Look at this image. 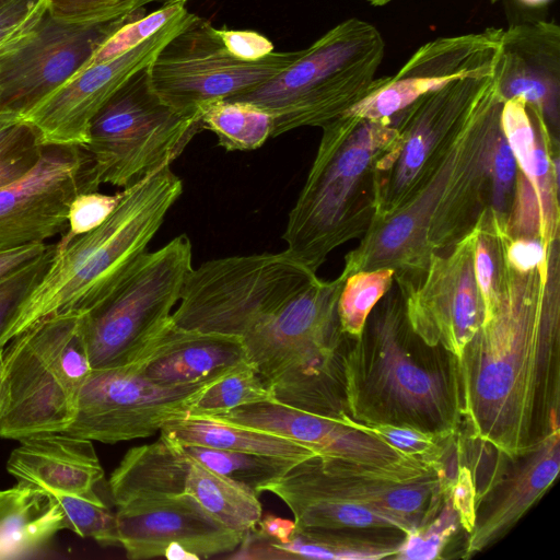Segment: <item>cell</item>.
Listing matches in <instances>:
<instances>
[{
	"label": "cell",
	"mask_w": 560,
	"mask_h": 560,
	"mask_svg": "<svg viewBox=\"0 0 560 560\" xmlns=\"http://www.w3.org/2000/svg\"><path fill=\"white\" fill-rule=\"evenodd\" d=\"M295 522L275 515L261 517L254 530L265 538L285 541L295 529Z\"/></svg>",
	"instance_id": "f907efd6"
},
{
	"label": "cell",
	"mask_w": 560,
	"mask_h": 560,
	"mask_svg": "<svg viewBox=\"0 0 560 560\" xmlns=\"http://www.w3.org/2000/svg\"><path fill=\"white\" fill-rule=\"evenodd\" d=\"M475 244L474 229L446 253H434L423 279L400 292L415 334L427 345L440 346L458 360L483 317L475 277Z\"/></svg>",
	"instance_id": "ac0fdd59"
},
{
	"label": "cell",
	"mask_w": 560,
	"mask_h": 560,
	"mask_svg": "<svg viewBox=\"0 0 560 560\" xmlns=\"http://www.w3.org/2000/svg\"><path fill=\"white\" fill-rule=\"evenodd\" d=\"M345 282L317 276L270 317L242 339L247 361L266 380L303 358L345 350L348 337L338 317V299Z\"/></svg>",
	"instance_id": "d6986e66"
},
{
	"label": "cell",
	"mask_w": 560,
	"mask_h": 560,
	"mask_svg": "<svg viewBox=\"0 0 560 560\" xmlns=\"http://www.w3.org/2000/svg\"><path fill=\"white\" fill-rule=\"evenodd\" d=\"M441 490L448 495L452 506L458 515L462 529L468 536L475 525L477 489L475 476L462 459L460 451L456 470L450 481L441 485Z\"/></svg>",
	"instance_id": "bcb514c9"
},
{
	"label": "cell",
	"mask_w": 560,
	"mask_h": 560,
	"mask_svg": "<svg viewBox=\"0 0 560 560\" xmlns=\"http://www.w3.org/2000/svg\"><path fill=\"white\" fill-rule=\"evenodd\" d=\"M91 370L82 314L47 317L12 338L3 349L0 438L63 432Z\"/></svg>",
	"instance_id": "52a82bcc"
},
{
	"label": "cell",
	"mask_w": 560,
	"mask_h": 560,
	"mask_svg": "<svg viewBox=\"0 0 560 560\" xmlns=\"http://www.w3.org/2000/svg\"><path fill=\"white\" fill-rule=\"evenodd\" d=\"M503 98L493 79L432 171L394 213L374 221L345 256L341 276L393 269L400 292L424 277L431 256L470 233L489 208Z\"/></svg>",
	"instance_id": "7a4b0ae2"
},
{
	"label": "cell",
	"mask_w": 560,
	"mask_h": 560,
	"mask_svg": "<svg viewBox=\"0 0 560 560\" xmlns=\"http://www.w3.org/2000/svg\"><path fill=\"white\" fill-rule=\"evenodd\" d=\"M161 434L177 444L305 459L315 451L289 439L211 417L188 416L167 422Z\"/></svg>",
	"instance_id": "f546056e"
},
{
	"label": "cell",
	"mask_w": 560,
	"mask_h": 560,
	"mask_svg": "<svg viewBox=\"0 0 560 560\" xmlns=\"http://www.w3.org/2000/svg\"><path fill=\"white\" fill-rule=\"evenodd\" d=\"M63 529L51 493L27 482L0 490V560L26 558Z\"/></svg>",
	"instance_id": "83f0119b"
},
{
	"label": "cell",
	"mask_w": 560,
	"mask_h": 560,
	"mask_svg": "<svg viewBox=\"0 0 560 560\" xmlns=\"http://www.w3.org/2000/svg\"><path fill=\"white\" fill-rule=\"evenodd\" d=\"M145 9L97 24H71L48 12L24 38L0 55V115L23 118L93 56L119 27Z\"/></svg>",
	"instance_id": "9a60e30c"
},
{
	"label": "cell",
	"mask_w": 560,
	"mask_h": 560,
	"mask_svg": "<svg viewBox=\"0 0 560 560\" xmlns=\"http://www.w3.org/2000/svg\"><path fill=\"white\" fill-rule=\"evenodd\" d=\"M516 175L517 164L502 131L492 158L489 209L503 226L510 211Z\"/></svg>",
	"instance_id": "7bdbcfd3"
},
{
	"label": "cell",
	"mask_w": 560,
	"mask_h": 560,
	"mask_svg": "<svg viewBox=\"0 0 560 560\" xmlns=\"http://www.w3.org/2000/svg\"><path fill=\"white\" fill-rule=\"evenodd\" d=\"M190 462L162 434L128 450L109 478L115 505L124 509L185 493Z\"/></svg>",
	"instance_id": "4316f807"
},
{
	"label": "cell",
	"mask_w": 560,
	"mask_h": 560,
	"mask_svg": "<svg viewBox=\"0 0 560 560\" xmlns=\"http://www.w3.org/2000/svg\"><path fill=\"white\" fill-rule=\"evenodd\" d=\"M343 351L299 360L279 370L267 380L272 400L341 420L347 413L342 382Z\"/></svg>",
	"instance_id": "f1b7e54d"
},
{
	"label": "cell",
	"mask_w": 560,
	"mask_h": 560,
	"mask_svg": "<svg viewBox=\"0 0 560 560\" xmlns=\"http://www.w3.org/2000/svg\"><path fill=\"white\" fill-rule=\"evenodd\" d=\"M21 118L8 115H0V140L9 132V130L19 121Z\"/></svg>",
	"instance_id": "f5cc1de1"
},
{
	"label": "cell",
	"mask_w": 560,
	"mask_h": 560,
	"mask_svg": "<svg viewBox=\"0 0 560 560\" xmlns=\"http://www.w3.org/2000/svg\"><path fill=\"white\" fill-rule=\"evenodd\" d=\"M154 1H162L164 4L168 3H186L188 0H140L139 5L140 8H143L148 3L154 2Z\"/></svg>",
	"instance_id": "9f6ffc18"
},
{
	"label": "cell",
	"mask_w": 560,
	"mask_h": 560,
	"mask_svg": "<svg viewBox=\"0 0 560 560\" xmlns=\"http://www.w3.org/2000/svg\"><path fill=\"white\" fill-rule=\"evenodd\" d=\"M56 250V243L38 258L0 280V347L14 317L48 268Z\"/></svg>",
	"instance_id": "60d3db41"
},
{
	"label": "cell",
	"mask_w": 560,
	"mask_h": 560,
	"mask_svg": "<svg viewBox=\"0 0 560 560\" xmlns=\"http://www.w3.org/2000/svg\"><path fill=\"white\" fill-rule=\"evenodd\" d=\"M120 547L132 560L164 557L170 545H180L198 560L232 553L244 535L210 515L191 495L183 493L116 513Z\"/></svg>",
	"instance_id": "44dd1931"
},
{
	"label": "cell",
	"mask_w": 560,
	"mask_h": 560,
	"mask_svg": "<svg viewBox=\"0 0 560 560\" xmlns=\"http://www.w3.org/2000/svg\"><path fill=\"white\" fill-rule=\"evenodd\" d=\"M185 9V3L178 2L164 4L150 14L141 13L110 35L81 69L110 60L133 49Z\"/></svg>",
	"instance_id": "f35d334b"
},
{
	"label": "cell",
	"mask_w": 560,
	"mask_h": 560,
	"mask_svg": "<svg viewBox=\"0 0 560 560\" xmlns=\"http://www.w3.org/2000/svg\"><path fill=\"white\" fill-rule=\"evenodd\" d=\"M225 47L234 56L255 60L273 51V44L264 35L254 31L218 28Z\"/></svg>",
	"instance_id": "c3c4849f"
},
{
	"label": "cell",
	"mask_w": 560,
	"mask_h": 560,
	"mask_svg": "<svg viewBox=\"0 0 560 560\" xmlns=\"http://www.w3.org/2000/svg\"><path fill=\"white\" fill-rule=\"evenodd\" d=\"M371 4L375 7H382L390 2L392 0H368Z\"/></svg>",
	"instance_id": "6f0895ef"
},
{
	"label": "cell",
	"mask_w": 560,
	"mask_h": 560,
	"mask_svg": "<svg viewBox=\"0 0 560 560\" xmlns=\"http://www.w3.org/2000/svg\"><path fill=\"white\" fill-rule=\"evenodd\" d=\"M492 79L493 74L454 80L394 115L398 138L378 163L373 222L390 215L410 198Z\"/></svg>",
	"instance_id": "7c38bea8"
},
{
	"label": "cell",
	"mask_w": 560,
	"mask_h": 560,
	"mask_svg": "<svg viewBox=\"0 0 560 560\" xmlns=\"http://www.w3.org/2000/svg\"><path fill=\"white\" fill-rule=\"evenodd\" d=\"M347 415L366 424L457 434L463 425L458 359L412 330L404 298L392 289L342 354Z\"/></svg>",
	"instance_id": "3957f363"
},
{
	"label": "cell",
	"mask_w": 560,
	"mask_h": 560,
	"mask_svg": "<svg viewBox=\"0 0 560 560\" xmlns=\"http://www.w3.org/2000/svg\"><path fill=\"white\" fill-rule=\"evenodd\" d=\"M523 5L529 7V8H540L546 5L550 0H517Z\"/></svg>",
	"instance_id": "db71d44e"
},
{
	"label": "cell",
	"mask_w": 560,
	"mask_h": 560,
	"mask_svg": "<svg viewBox=\"0 0 560 560\" xmlns=\"http://www.w3.org/2000/svg\"><path fill=\"white\" fill-rule=\"evenodd\" d=\"M303 52L272 51L246 60L225 47L209 21L192 14L149 66L150 82L168 106L185 115L213 101L250 92L285 70Z\"/></svg>",
	"instance_id": "8fae6325"
},
{
	"label": "cell",
	"mask_w": 560,
	"mask_h": 560,
	"mask_svg": "<svg viewBox=\"0 0 560 560\" xmlns=\"http://www.w3.org/2000/svg\"><path fill=\"white\" fill-rule=\"evenodd\" d=\"M503 28L439 37L418 48L393 77L380 78L375 89L346 115L390 118L422 95L466 77L494 73ZM345 115V114H343Z\"/></svg>",
	"instance_id": "ffe728a7"
},
{
	"label": "cell",
	"mask_w": 560,
	"mask_h": 560,
	"mask_svg": "<svg viewBox=\"0 0 560 560\" xmlns=\"http://www.w3.org/2000/svg\"><path fill=\"white\" fill-rule=\"evenodd\" d=\"M493 83L503 101L520 98L536 110L559 140V25L538 20L503 28Z\"/></svg>",
	"instance_id": "603a6c76"
},
{
	"label": "cell",
	"mask_w": 560,
	"mask_h": 560,
	"mask_svg": "<svg viewBox=\"0 0 560 560\" xmlns=\"http://www.w3.org/2000/svg\"><path fill=\"white\" fill-rule=\"evenodd\" d=\"M191 269L190 238L177 235L147 252L106 299L82 314L91 368L129 366L145 359L171 325Z\"/></svg>",
	"instance_id": "ba28073f"
},
{
	"label": "cell",
	"mask_w": 560,
	"mask_h": 560,
	"mask_svg": "<svg viewBox=\"0 0 560 560\" xmlns=\"http://www.w3.org/2000/svg\"><path fill=\"white\" fill-rule=\"evenodd\" d=\"M202 129L200 115L176 112L153 90L149 67L130 78L92 119L83 145L95 190L127 188L171 165Z\"/></svg>",
	"instance_id": "9c48e42d"
},
{
	"label": "cell",
	"mask_w": 560,
	"mask_h": 560,
	"mask_svg": "<svg viewBox=\"0 0 560 560\" xmlns=\"http://www.w3.org/2000/svg\"><path fill=\"white\" fill-rule=\"evenodd\" d=\"M404 532L386 529H295L285 541L259 536L254 529L245 533L241 545L229 556L242 560L394 559L404 539Z\"/></svg>",
	"instance_id": "484cf974"
},
{
	"label": "cell",
	"mask_w": 560,
	"mask_h": 560,
	"mask_svg": "<svg viewBox=\"0 0 560 560\" xmlns=\"http://www.w3.org/2000/svg\"><path fill=\"white\" fill-rule=\"evenodd\" d=\"M559 242L537 268L504 256L500 294L459 362L463 425L470 440L522 455L559 423Z\"/></svg>",
	"instance_id": "6da1fadb"
},
{
	"label": "cell",
	"mask_w": 560,
	"mask_h": 560,
	"mask_svg": "<svg viewBox=\"0 0 560 560\" xmlns=\"http://www.w3.org/2000/svg\"><path fill=\"white\" fill-rule=\"evenodd\" d=\"M185 493L232 530L247 533L261 518L258 494L250 488L190 459Z\"/></svg>",
	"instance_id": "4dcf8cb0"
},
{
	"label": "cell",
	"mask_w": 560,
	"mask_h": 560,
	"mask_svg": "<svg viewBox=\"0 0 560 560\" xmlns=\"http://www.w3.org/2000/svg\"><path fill=\"white\" fill-rule=\"evenodd\" d=\"M316 276L285 249L210 259L188 273L171 319L182 329L243 338Z\"/></svg>",
	"instance_id": "30bf717a"
},
{
	"label": "cell",
	"mask_w": 560,
	"mask_h": 560,
	"mask_svg": "<svg viewBox=\"0 0 560 560\" xmlns=\"http://www.w3.org/2000/svg\"><path fill=\"white\" fill-rule=\"evenodd\" d=\"M322 138L282 238L310 270L330 253L362 238L376 212L378 163L396 143L395 117L342 115L322 127Z\"/></svg>",
	"instance_id": "5b68a950"
},
{
	"label": "cell",
	"mask_w": 560,
	"mask_h": 560,
	"mask_svg": "<svg viewBox=\"0 0 560 560\" xmlns=\"http://www.w3.org/2000/svg\"><path fill=\"white\" fill-rule=\"evenodd\" d=\"M560 472V425L553 424L526 453L505 456L499 472L476 497V518L465 558L503 538L555 483Z\"/></svg>",
	"instance_id": "7402d4cb"
},
{
	"label": "cell",
	"mask_w": 560,
	"mask_h": 560,
	"mask_svg": "<svg viewBox=\"0 0 560 560\" xmlns=\"http://www.w3.org/2000/svg\"><path fill=\"white\" fill-rule=\"evenodd\" d=\"M341 421L381 438L406 456L421 462L438 474L445 471L460 433H433L408 425H366L352 420L347 413L342 416Z\"/></svg>",
	"instance_id": "e575fe53"
},
{
	"label": "cell",
	"mask_w": 560,
	"mask_h": 560,
	"mask_svg": "<svg viewBox=\"0 0 560 560\" xmlns=\"http://www.w3.org/2000/svg\"><path fill=\"white\" fill-rule=\"evenodd\" d=\"M224 374L164 386L132 366L92 369L81 387L74 420L62 433L107 444L151 436L185 417L203 390Z\"/></svg>",
	"instance_id": "4fadbf2b"
},
{
	"label": "cell",
	"mask_w": 560,
	"mask_h": 560,
	"mask_svg": "<svg viewBox=\"0 0 560 560\" xmlns=\"http://www.w3.org/2000/svg\"><path fill=\"white\" fill-rule=\"evenodd\" d=\"M490 1H491L492 3H494V2H498V1H500V0H490Z\"/></svg>",
	"instance_id": "91938a15"
},
{
	"label": "cell",
	"mask_w": 560,
	"mask_h": 560,
	"mask_svg": "<svg viewBox=\"0 0 560 560\" xmlns=\"http://www.w3.org/2000/svg\"><path fill=\"white\" fill-rule=\"evenodd\" d=\"M164 557L171 560H198V558L180 545H170Z\"/></svg>",
	"instance_id": "816d5d0a"
},
{
	"label": "cell",
	"mask_w": 560,
	"mask_h": 560,
	"mask_svg": "<svg viewBox=\"0 0 560 560\" xmlns=\"http://www.w3.org/2000/svg\"><path fill=\"white\" fill-rule=\"evenodd\" d=\"M11 1L12 0H0V10Z\"/></svg>",
	"instance_id": "680465c9"
},
{
	"label": "cell",
	"mask_w": 560,
	"mask_h": 560,
	"mask_svg": "<svg viewBox=\"0 0 560 560\" xmlns=\"http://www.w3.org/2000/svg\"><path fill=\"white\" fill-rule=\"evenodd\" d=\"M211 418L298 442L325 459L332 472L410 482L434 470L381 438L346 421L306 412L275 400L237 407Z\"/></svg>",
	"instance_id": "5bb4252c"
},
{
	"label": "cell",
	"mask_w": 560,
	"mask_h": 560,
	"mask_svg": "<svg viewBox=\"0 0 560 560\" xmlns=\"http://www.w3.org/2000/svg\"><path fill=\"white\" fill-rule=\"evenodd\" d=\"M385 42L371 23L337 24L301 57L255 90L226 100L253 103L272 117L271 138L301 127H324L377 85Z\"/></svg>",
	"instance_id": "8992f818"
},
{
	"label": "cell",
	"mask_w": 560,
	"mask_h": 560,
	"mask_svg": "<svg viewBox=\"0 0 560 560\" xmlns=\"http://www.w3.org/2000/svg\"><path fill=\"white\" fill-rule=\"evenodd\" d=\"M63 514V529L102 546H120L116 514H113L94 490L81 494H54Z\"/></svg>",
	"instance_id": "8d00e7d4"
},
{
	"label": "cell",
	"mask_w": 560,
	"mask_h": 560,
	"mask_svg": "<svg viewBox=\"0 0 560 560\" xmlns=\"http://www.w3.org/2000/svg\"><path fill=\"white\" fill-rule=\"evenodd\" d=\"M394 270H362L347 278L338 299V317L342 332L357 338L378 301L392 289Z\"/></svg>",
	"instance_id": "d590c367"
},
{
	"label": "cell",
	"mask_w": 560,
	"mask_h": 560,
	"mask_svg": "<svg viewBox=\"0 0 560 560\" xmlns=\"http://www.w3.org/2000/svg\"><path fill=\"white\" fill-rule=\"evenodd\" d=\"M49 0H12L0 10V55L30 34L47 14Z\"/></svg>",
	"instance_id": "f6af8a7d"
},
{
	"label": "cell",
	"mask_w": 560,
	"mask_h": 560,
	"mask_svg": "<svg viewBox=\"0 0 560 560\" xmlns=\"http://www.w3.org/2000/svg\"><path fill=\"white\" fill-rule=\"evenodd\" d=\"M504 256L510 265L523 271L535 269L549 256L550 247L537 238H510L504 232Z\"/></svg>",
	"instance_id": "7dc6e473"
},
{
	"label": "cell",
	"mask_w": 560,
	"mask_h": 560,
	"mask_svg": "<svg viewBox=\"0 0 560 560\" xmlns=\"http://www.w3.org/2000/svg\"><path fill=\"white\" fill-rule=\"evenodd\" d=\"M462 528L457 513L446 493L438 512L421 525L405 533L395 560H433Z\"/></svg>",
	"instance_id": "74e56055"
},
{
	"label": "cell",
	"mask_w": 560,
	"mask_h": 560,
	"mask_svg": "<svg viewBox=\"0 0 560 560\" xmlns=\"http://www.w3.org/2000/svg\"><path fill=\"white\" fill-rule=\"evenodd\" d=\"M183 194V182L164 165L122 189L110 215L96 229L57 242L45 273L19 308L4 346L50 316L85 314L128 276Z\"/></svg>",
	"instance_id": "277c9868"
},
{
	"label": "cell",
	"mask_w": 560,
	"mask_h": 560,
	"mask_svg": "<svg viewBox=\"0 0 560 560\" xmlns=\"http://www.w3.org/2000/svg\"><path fill=\"white\" fill-rule=\"evenodd\" d=\"M174 444H176L188 458L214 472L250 488L257 494L261 493L265 487L277 481L292 466L300 462L299 459L280 456L260 455L200 445Z\"/></svg>",
	"instance_id": "d6a6232c"
},
{
	"label": "cell",
	"mask_w": 560,
	"mask_h": 560,
	"mask_svg": "<svg viewBox=\"0 0 560 560\" xmlns=\"http://www.w3.org/2000/svg\"><path fill=\"white\" fill-rule=\"evenodd\" d=\"M3 349L4 347H0V410L2 401Z\"/></svg>",
	"instance_id": "11a10c76"
},
{
	"label": "cell",
	"mask_w": 560,
	"mask_h": 560,
	"mask_svg": "<svg viewBox=\"0 0 560 560\" xmlns=\"http://www.w3.org/2000/svg\"><path fill=\"white\" fill-rule=\"evenodd\" d=\"M247 362L238 336L186 330L173 323L149 355L135 365L147 378L164 386H184L221 375Z\"/></svg>",
	"instance_id": "d4e9b609"
},
{
	"label": "cell",
	"mask_w": 560,
	"mask_h": 560,
	"mask_svg": "<svg viewBox=\"0 0 560 560\" xmlns=\"http://www.w3.org/2000/svg\"><path fill=\"white\" fill-rule=\"evenodd\" d=\"M7 462L18 481L54 494L94 490L104 470L91 440L62 433L35 434L19 441Z\"/></svg>",
	"instance_id": "cb8c5ba5"
},
{
	"label": "cell",
	"mask_w": 560,
	"mask_h": 560,
	"mask_svg": "<svg viewBox=\"0 0 560 560\" xmlns=\"http://www.w3.org/2000/svg\"><path fill=\"white\" fill-rule=\"evenodd\" d=\"M265 400H272L268 383L247 361L211 383L187 415L213 417Z\"/></svg>",
	"instance_id": "836d02e7"
},
{
	"label": "cell",
	"mask_w": 560,
	"mask_h": 560,
	"mask_svg": "<svg viewBox=\"0 0 560 560\" xmlns=\"http://www.w3.org/2000/svg\"><path fill=\"white\" fill-rule=\"evenodd\" d=\"M51 243L25 245L0 250V280L43 255Z\"/></svg>",
	"instance_id": "681fc988"
},
{
	"label": "cell",
	"mask_w": 560,
	"mask_h": 560,
	"mask_svg": "<svg viewBox=\"0 0 560 560\" xmlns=\"http://www.w3.org/2000/svg\"><path fill=\"white\" fill-rule=\"evenodd\" d=\"M90 168L83 145H44L35 167L0 189V250L65 235L73 199L96 191Z\"/></svg>",
	"instance_id": "2e32d148"
},
{
	"label": "cell",
	"mask_w": 560,
	"mask_h": 560,
	"mask_svg": "<svg viewBox=\"0 0 560 560\" xmlns=\"http://www.w3.org/2000/svg\"><path fill=\"white\" fill-rule=\"evenodd\" d=\"M199 113L202 129L212 131L226 151L256 150L271 138V115L253 103L218 100L202 105Z\"/></svg>",
	"instance_id": "1f68e13d"
},
{
	"label": "cell",
	"mask_w": 560,
	"mask_h": 560,
	"mask_svg": "<svg viewBox=\"0 0 560 560\" xmlns=\"http://www.w3.org/2000/svg\"><path fill=\"white\" fill-rule=\"evenodd\" d=\"M122 190L106 195L96 191L79 194L71 202L68 213V230L60 242H68L100 226L115 210Z\"/></svg>",
	"instance_id": "ee69618b"
},
{
	"label": "cell",
	"mask_w": 560,
	"mask_h": 560,
	"mask_svg": "<svg viewBox=\"0 0 560 560\" xmlns=\"http://www.w3.org/2000/svg\"><path fill=\"white\" fill-rule=\"evenodd\" d=\"M140 0H49L48 13L71 24H97L128 15Z\"/></svg>",
	"instance_id": "b9f144b4"
},
{
	"label": "cell",
	"mask_w": 560,
	"mask_h": 560,
	"mask_svg": "<svg viewBox=\"0 0 560 560\" xmlns=\"http://www.w3.org/2000/svg\"><path fill=\"white\" fill-rule=\"evenodd\" d=\"M43 150L36 128L24 119L19 120L0 140V189L26 176Z\"/></svg>",
	"instance_id": "ab89813d"
},
{
	"label": "cell",
	"mask_w": 560,
	"mask_h": 560,
	"mask_svg": "<svg viewBox=\"0 0 560 560\" xmlns=\"http://www.w3.org/2000/svg\"><path fill=\"white\" fill-rule=\"evenodd\" d=\"M192 14L185 9L133 49L80 69L22 119L36 128L44 145H84L95 115L130 78L151 65Z\"/></svg>",
	"instance_id": "e0dca14e"
}]
</instances>
